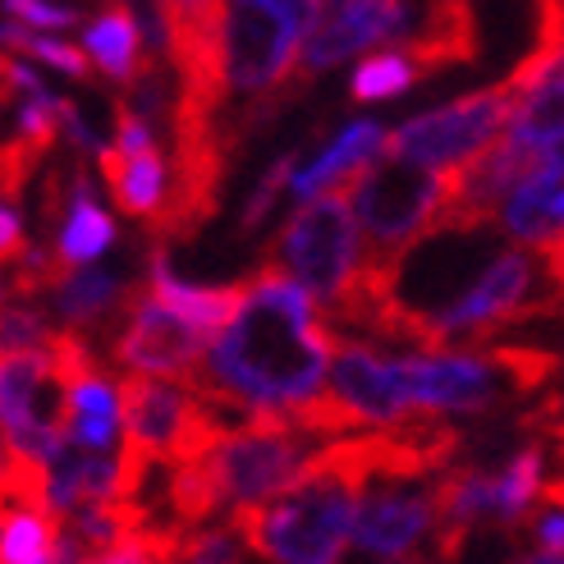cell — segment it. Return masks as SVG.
<instances>
[{"label":"cell","mask_w":564,"mask_h":564,"mask_svg":"<svg viewBox=\"0 0 564 564\" xmlns=\"http://www.w3.org/2000/svg\"><path fill=\"white\" fill-rule=\"evenodd\" d=\"M335 358V326L322 317L303 285L285 271L262 267L243 280L235 322L212 335L193 390L239 422L290 417L326 394Z\"/></svg>","instance_id":"1"},{"label":"cell","mask_w":564,"mask_h":564,"mask_svg":"<svg viewBox=\"0 0 564 564\" xmlns=\"http://www.w3.org/2000/svg\"><path fill=\"white\" fill-rule=\"evenodd\" d=\"M368 482L372 477L362 459V432H354L326 441L290 491H280L258 510L235 514L230 523L239 528L248 551L271 564H335L349 551V532Z\"/></svg>","instance_id":"2"},{"label":"cell","mask_w":564,"mask_h":564,"mask_svg":"<svg viewBox=\"0 0 564 564\" xmlns=\"http://www.w3.org/2000/svg\"><path fill=\"white\" fill-rule=\"evenodd\" d=\"M303 37L258 0H220L216 19V124L235 148V129H252L299 88Z\"/></svg>","instance_id":"3"},{"label":"cell","mask_w":564,"mask_h":564,"mask_svg":"<svg viewBox=\"0 0 564 564\" xmlns=\"http://www.w3.org/2000/svg\"><path fill=\"white\" fill-rule=\"evenodd\" d=\"M455 171H427L381 152L345 184L349 212L358 220L368 262L381 267H404V258L417 248V239L436 235V216L445 207Z\"/></svg>","instance_id":"4"},{"label":"cell","mask_w":564,"mask_h":564,"mask_svg":"<svg viewBox=\"0 0 564 564\" xmlns=\"http://www.w3.org/2000/svg\"><path fill=\"white\" fill-rule=\"evenodd\" d=\"M362 258H368V248H362L349 197H345V188H330V193L307 197V203L294 207V216L285 220V230H280V239L271 248L267 267L285 271L294 285L313 294L322 317L335 322V313H340L349 294L358 290Z\"/></svg>","instance_id":"5"},{"label":"cell","mask_w":564,"mask_h":564,"mask_svg":"<svg viewBox=\"0 0 564 564\" xmlns=\"http://www.w3.org/2000/svg\"><path fill=\"white\" fill-rule=\"evenodd\" d=\"M322 445L326 441L307 436L280 417H252L243 427L220 432L216 445L207 449L220 514L235 519L243 510H258V505L275 500L280 491H290Z\"/></svg>","instance_id":"6"},{"label":"cell","mask_w":564,"mask_h":564,"mask_svg":"<svg viewBox=\"0 0 564 564\" xmlns=\"http://www.w3.org/2000/svg\"><path fill=\"white\" fill-rule=\"evenodd\" d=\"M510 106H514L510 83L468 93L459 101L436 106L427 116L386 133V152L400 161H413V165H427V171H459V165H468L477 152H487L505 133Z\"/></svg>","instance_id":"7"},{"label":"cell","mask_w":564,"mask_h":564,"mask_svg":"<svg viewBox=\"0 0 564 564\" xmlns=\"http://www.w3.org/2000/svg\"><path fill=\"white\" fill-rule=\"evenodd\" d=\"M203 354H207V335L188 326L184 317L165 313L143 290L129 294L116 330H110V358L120 362L124 377L188 386L193 372L203 368Z\"/></svg>","instance_id":"8"},{"label":"cell","mask_w":564,"mask_h":564,"mask_svg":"<svg viewBox=\"0 0 564 564\" xmlns=\"http://www.w3.org/2000/svg\"><path fill=\"white\" fill-rule=\"evenodd\" d=\"M368 487L372 491H362L358 500L349 551L404 560V555H417L427 542H436L441 532L436 487L427 482H368Z\"/></svg>","instance_id":"9"},{"label":"cell","mask_w":564,"mask_h":564,"mask_svg":"<svg viewBox=\"0 0 564 564\" xmlns=\"http://www.w3.org/2000/svg\"><path fill=\"white\" fill-rule=\"evenodd\" d=\"M409 19H413L409 0H330L317 28L303 42L299 83L335 69L340 61H349V55L368 51V46H386L394 37H404Z\"/></svg>","instance_id":"10"},{"label":"cell","mask_w":564,"mask_h":564,"mask_svg":"<svg viewBox=\"0 0 564 564\" xmlns=\"http://www.w3.org/2000/svg\"><path fill=\"white\" fill-rule=\"evenodd\" d=\"M129 294H133V290L124 285V280H120L116 271H101V267L65 271V275L46 290L51 313H55V322H61V330L83 335L88 345H93L97 330H116Z\"/></svg>","instance_id":"11"},{"label":"cell","mask_w":564,"mask_h":564,"mask_svg":"<svg viewBox=\"0 0 564 564\" xmlns=\"http://www.w3.org/2000/svg\"><path fill=\"white\" fill-rule=\"evenodd\" d=\"M381 152H386V129L377 120H354V124H345L340 133H335L326 148L307 152V161L294 165L290 193L299 197V203H307V197H322L330 188H345L362 171V165L377 161Z\"/></svg>","instance_id":"12"},{"label":"cell","mask_w":564,"mask_h":564,"mask_svg":"<svg viewBox=\"0 0 564 564\" xmlns=\"http://www.w3.org/2000/svg\"><path fill=\"white\" fill-rule=\"evenodd\" d=\"M143 290L152 303H161L165 313L184 317L188 326H197L203 335H216L235 322L239 303H243V285H184V280L171 271V258L165 248H156L148 258V275H143Z\"/></svg>","instance_id":"13"},{"label":"cell","mask_w":564,"mask_h":564,"mask_svg":"<svg viewBox=\"0 0 564 564\" xmlns=\"http://www.w3.org/2000/svg\"><path fill=\"white\" fill-rule=\"evenodd\" d=\"M110 243H116V220H110V212L97 203L88 171L74 165L69 180H65V216L55 225L51 258L61 271H78V267H93Z\"/></svg>","instance_id":"14"},{"label":"cell","mask_w":564,"mask_h":564,"mask_svg":"<svg viewBox=\"0 0 564 564\" xmlns=\"http://www.w3.org/2000/svg\"><path fill=\"white\" fill-rule=\"evenodd\" d=\"M97 165H101V180L116 197V207L133 220H148L156 225L165 212V197H171V161L165 152H143V156H120L116 148H97Z\"/></svg>","instance_id":"15"},{"label":"cell","mask_w":564,"mask_h":564,"mask_svg":"<svg viewBox=\"0 0 564 564\" xmlns=\"http://www.w3.org/2000/svg\"><path fill=\"white\" fill-rule=\"evenodd\" d=\"M83 55H88V65L120 83V88H129V83L143 74L148 65V46H143V33H138L133 14L120 6V0H106L101 14H93L88 33H83Z\"/></svg>","instance_id":"16"},{"label":"cell","mask_w":564,"mask_h":564,"mask_svg":"<svg viewBox=\"0 0 564 564\" xmlns=\"http://www.w3.org/2000/svg\"><path fill=\"white\" fill-rule=\"evenodd\" d=\"M542 464H546V449L523 445L510 455V464L491 473V523H500V528L528 523V514L538 510L542 487H546Z\"/></svg>","instance_id":"17"},{"label":"cell","mask_w":564,"mask_h":564,"mask_svg":"<svg viewBox=\"0 0 564 564\" xmlns=\"http://www.w3.org/2000/svg\"><path fill=\"white\" fill-rule=\"evenodd\" d=\"M61 523L33 505H6L0 510V564H51Z\"/></svg>","instance_id":"18"},{"label":"cell","mask_w":564,"mask_h":564,"mask_svg":"<svg viewBox=\"0 0 564 564\" xmlns=\"http://www.w3.org/2000/svg\"><path fill=\"white\" fill-rule=\"evenodd\" d=\"M417 78L422 74L409 61V51H377V55H368V61L354 69L349 93H354V101H390V97L409 93Z\"/></svg>","instance_id":"19"},{"label":"cell","mask_w":564,"mask_h":564,"mask_svg":"<svg viewBox=\"0 0 564 564\" xmlns=\"http://www.w3.org/2000/svg\"><path fill=\"white\" fill-rule=\"evenodd\" d=\"M0 46H6L10 55H33V61H46L51 69H61V74H69V78H78V83L93 78L88 55H83L78 46L51 37V33H28V28L14 23V19L0 23Z\"/></svg>","instance_id":"20"},{"label":"cell","mask_w":564,"mask_h":564,"mask_svg":"<svg viewBox=\"0 0 564 564\" xmlns=\"http://www.w3.org/2000/svg\"><path fill=\"white\" fill-rule=\"evenodd\" d=\"M51 340H55V326H51V317L42 313V307L23 303V299L0 307V358L42 354V349H51Z\"/></svg>","instance_id":"21"},{"label":"cell","mask_w":564,"mask_h":564,"mask_svg":"<svg viewBox=\"0 0 564 564\" xmlns=\"http://www.w3.org/2000/svg\"><path fill=\"white\" fill-rule=\"evenodd\" d=\"M294 165H299V152H290V156H280L275 165H271V175L252 188V197L243 203V212H239V230L243 235H252V230H262V220L275 212V203H280V193L290 188V175H294Z\"/></svg>","instance_id":"22"},{"label":"cell","mask_w":564,"mask_h":564,"mask_svg":"<svg viewBox=\"0 0 564 564\" xmlns=\"http://www.w3.org/2000/svg\"><path fill=\"white\" fill-rule=\"evenodd\" d=\"M0 10H6L14 23H33L37 33H61V28H74L78 14L69 6H51V0H0Z\"/></svg>","instance_id":"23"},{"label":"cell","mask_w":564,"mask_h":564,"mask_svg":"<svg viewBox=\"0 0 564 564\" xmlns=\"http://www.w3.org/2000/svg\"><path fill=\"white\" fill-rule=\"evenodd\" d=\"M28 248V235H23V216L14 212L10 197H0V271H10Z\"/></svg>","instance_id":"24"},{"label":"cell","mask_w":564,"mask_h":564,"mask_svg":"<svg viewBox=\"0 0 564 564\" xmlns=\"http://www.w3.org/2000/svg\"><path fill=\"white\" fill-rule=\"evenodd\" d=\"M528 523H532V538H538V546L546 555H564V510L560 505H542V510H532Z\"/></svg>","instance_id":"25"},{"label":"cell","mask_w":564,"mask_h":564,"mask_svg":"<svg viewBox=\"0 0 564 564\" xmlns=\"http://www.w3.org/2000/svg\"><path fill=\"white\" fill-rule=\"evenodd\" d=\"M505 564H564V555H546V551H532V555H514Z\"/></svg>","instance_id":"26"},{"label":"cell","mask_w":564,"mask_h":564,"mask_svg":"<svg viewBox=\"0 0 564 564\" xmlns=\"http://www.w3.org/2000/svg\"><path fill=\"white\" fill-rule=\"evenodd\" d=\"M10 97V83H6V55H0V101Z\"/></svg>","instance_id":"27"},{"label":"cell","mask_w":564,"mask_h":564,"mask_svg":"<svg viewBox=\"0 0 564 564\" xmlns=\"http://www.w3.org/2000/svg\"><path fill=\"white\" fill-rule=\"evenodd\" d=\"M538 6H542V0H538Z\"/></svg>","instance_id":"28"}]
</instances>
